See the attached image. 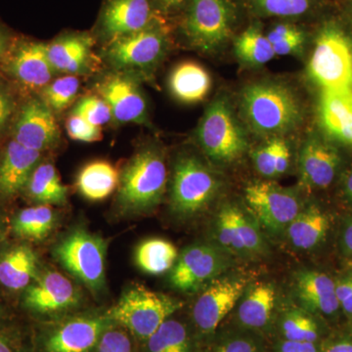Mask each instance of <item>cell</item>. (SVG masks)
Wrapping results in <instances>:
<instances>
[{
	"label": "cell",
	"mask_w": 352,
	"mask_h": 352,
	"mask_svg": "<svg viewBox=\"0 0 352 352\" xmlns=\"http://www.w3.org/2000/svg\"><path fill=\"white\" fill-rule=\"evenodd\" d=\"M243 120L254 133L280 138L294 131L302 120V109L295 92L276 82L248 85L240 97Z\"/></svg>",
	"instance_id": "cell-1"
},
{
	"label": "cell",
	"mask_w": 352,
	"mask_h": 352,
	"mask_svg": "<svg viewBox=\"0 0 352 352\" xmlns=\"http://www.w3.org/2000/svg\"><path fill=\"white\" fill-rule=\"evenodd\" d=\"M168 182L163 155L156 148L139 150L120 173L117 204L124 214L150 212L161 201Z\"/></svg>",
	"instance_id": "cell-2"
},
{
	"label": "cell",
	"mask_w": 352,
	"mask_h": 352,
	"mask_svg": "<svg viewBox=\"0 0 352 352\" xmlns=\"http://www.w3.org/2000/svg\"><path fill=\"white\" fill-rule=\"evenodd\" d=\"M182 307L179 300L136 285L124 292L107 315L116 325L147 340Z\"/></svg>",
	"instance_id": "cell-3"
},
{
	"label": "cell",
	"mask_w": 352,
	"mask_h": 352,
	"mask_svg": "<svg viewBox=\"0 0 352 352\" xmlns=\"http://www.w3.org/2000/svg\"><path fill=\"white\" fill-rule=\"evenodd\" d=\"M53 254L92 293H100L105 287L106 244L99 236L85 228L74 229L55 245Z\"/></svg>",
	"instance_id": "cell-4"
},
{
	"label": "cell",
	"mask_w": 352,
	"mask_h": 352,
	"mask_svg": "<svg viewBox=\"0 0 352 352\" xmlns=\"http://www.w3.org/2000/svg\"><path fill=\"white\" fill-rule=\"evenodd\" d=\"M308 73L323 90L352 91L351 43L337 25H327L319 32Z\"/></svg>",
	"instance_id": "cell-5"
},
{
	"label": "cell",
	"mask_w": 352,
	"mask_h": 352,
	"mask_svg": "<svg viewBox=\"0 0 352 352\" xmlns=\"http://www.w3.org/2000/svg\"><path fill=\"white\" fill-rule=\"evenodd\" d=\"M236 10L231 0H190L183 32L196 50H219L231 38Z\"/></svg>",
	"instance_id": "cell-6"
},
{
	"label": "cell",
	"mask_w": 352,
	"mask_h": 352,
	"mask_svg": "<svg viewBox=\"0 0 352 352\" xmlns=\"http://www.w3.org/2000/svg\"><path fill=\"white\" fill-rule=\"evenodd\" d=\"M197 135L204 152L217 163H233L247 151V136L224 99L208 106Z\"/></svg>",
	"instance_id": "cell-7"
},
{
	"label": "cell",
	"mask_w": 352,
	"mask_h": 352,
	"mask_svg": "<svg viewBox=\"0 0 352 352\" xmlns=\"http://www.w3.org/2000/svg\"><path fill=\"white\" fill-rule=\"evenodd\" d=\"M219 183L217 176L198 157L178 159L171 186V207L180 217L198 214L214 200Z\"/></svg>",
	"instance_id": "cell-8"
},
{
	"label": "cell",
	"mask_w": 352,
	"mask_h": 352,
	"mask_svg": "<svg viewBox=\"0 0 352 352\" xmlns=\"http://www.w3.org/2000/svg\"><path fill=\"white\" fill-rule=\"evenodd\" d=\"M166 48V34L156 22L141 31L110 41L105 56L113 68L131 75L156 66Z\"/></svg>",
	"instance_id": "cell-9"
},
{
	"label": "cell",
	"mask_w": 352,
	"mask_h": 352,
	"mask_svg": "<svg viewBox=\"0 0 352 352\" xmlns=\"http://www.w3.org/2000/svg\"><path fill=\"white\" fill-rule=\"evenodd\" d=\"M113 322L106 314H83L44 330L36 342L38 352H94Z\"/></svg>",
	"instance_id": "cell-10"
},
{
	"label": "cell",
	"mask_w": 352,
	"mask_h": 352,
	"mask_svg": "<svg viewBox=\"0 0 352 352\" xmlns=\"http://www.w3.org/2000/svg\"><path fill=\"white\" fill-rule=\"evenodd\" d=\"M245 201L259 223L272 233L286 230L302 210L295 192L271 182L248 185Z\"/></svg>",
	"instance_id": "cell-11"
},
{
	"label": "cell",
	"mask_w": 352,
	"mask_h": 352,
	"mask_svg": "<svg viewBox=\"0 0 352 352\" xmlns=\"http://www.w3.org/2000/svg\"><path fill=\"white\" fill-rule=\"evenodd\" d=\"M228 258L214 245H190L178 256L171 268L170 283L183 293H193L207 286L226 270Z\"/></svg>",
	"instance_id": "cell-12"
},
{
	"label": "cell",
	"mask_w": 352,
	"mask_h": 352,
	"mask_svg": "<svg viewBox=\"0 0 352 352\" xmlns=\"http://www.w3.org/2000/svg\"><path fill=\"white\" fill-rule=\"evenodd\" d=\"M82 300L80 289L58 271H46L25 291L24 307L43 317L59 316L72 311Z\"/></svg>",
	"instance_id": "cell-13"
},
{
	"label": "cell",
	"mask_w": 352,
	"mask_h": 352,
	"mask_svg": "<svg viewBox=\"0 0 352 352\" xmlns=\"http://www.w3.org/2000/svg\"><path fill=\"white\" fill-rule=\"evenodd\" d=\"M243 277H219L205 287L193 307V320L203 333L214 332L247 289Z\"/></svg>",
	"instance_id": "cell-14"
},
{
	"label": "cell",
	"mask_w": 352,
	"mask_h": 352,
	"mask_svg": "<svg viewBox=\"0 0 352 352\" xmlns=\"http://www.w3.org/2000/svg\"><path fill=\"white\" fill-rule=\"evenodd\" d=\"M214 231L220 247L232 254L254 256L265 250L258 227L237 206L226 205L219 210Z\"/></svg>",
	"instance_id": "cell-15"
},
{
	"label": "cell",
	"mask_w": 352,
	"mask_h": 352,
	"mask_svg": "<svg viewBox=\"0 0 352 352\" xmlns=\"http://www.w3.org/2000/svg\"><path fill=\"white\" fill-rule=\"evenodd\" d=\"M97 92L108 104L113 119L119 122L144 124L147 105L138 83L129 74H112L97 85Z\"/></svg>",
	"instance_id": "cell-16"
},
{
	"label": "cell",
	"mask_w": 352,
	"mask_h": 352,
	"mask_svg": "<svg viewBox=\"0 0 352 352\" xmlns=\"http://www.w3.org/2000/svg\"><path fill=\"white\" fill-rule=\"evenodd\" d=\"M340 164L337 148L318 135L303 143L298 160L300 183L308 189L327 188L332 184Z\"/></svg>",
	"instance_id": "cell-17"
},
{
	"label": "cell",
	"mask_w": 352,
	"mask_h": 352,
	"mask_svg": "<svg viewBox=\"0 0 352 352\" xmlns=\"http://www.w3.org/2000/svg\"><path fill=\"white\" fill-rule=\"evenodd\" d=\"M14 135L19 144L41 153L56 144L60 131L51 109L43 100L32 99L21 111Z\"/></svg>",
	"instance_id": "cell-18"
},
{
	"label": "cell",
	"mask_w": 352,
	"mask_h": 352,
	"mask_svg": "<svg viewBox=\"0 0 352 352\" xmlns=\"http://www.w3.org/2000/svg\"><path fill=\"white\" fill-rule=\"evenodd\" d=\"M151 0H108L101 16V29L109 43L156 23Z\"/></svg>",
	"instance_id": "cell-19"
},
{
	"label": "cell",
	"mask_w": 352,
	"mask_h": 352,
	"mask_svg": "<svg viewBox=\"0 0 352 352\" xmlns=\"http://www.w3.org/2000/svg\"><path fill=\"white\" fill-rule=\"evenodd\" d=\"M8 69L21 85L32 90H43L57 74L48 59L46 44L34 41L18 45L9 60Z\"/></svg>",
	"instance_id": "cell-20"
},
{
	"label": "cell",
	"mask_w": 352,
	"mask_h": 352,
	"mask_svg": "<svg viewBox=\"0 0 352 352\" xmlns=\"http://www.w3.org/2000/svg\"><path fill=\"white\" fill-rule=\"evenodd\" d=\"M39 159L41 152L11 141L0 160V195L9 198L25 188Z\"/></svg>",
	"instance_id": "cell-21"
},
{
	"label": "cell",
	"mask_w": 352,
	"mask_h": 352,
	"mask_svg": "<svg viewBox=\"0 0 352 352\" xmlns=\"http://www.w3.org/2000/svg\"><path fill=\"white\" fill-rule=\"evenodd\" d=\"M92 45L88 34H69L46 44V51L56 73L78 76L89 69Z\"/></svg>",
	"instance_id": "cell-22"
},
{
	"label": "cell",
	"mask_w": 352,
	"mask_h": 352,
	"mask_svg": "<svg viewBox=\"0 0 352 352\" xmlns=\"http://www.w3.org/2000/svg\"><path fill=\"white\" fill-rule=\"evenodd\" d=\"M295 289L298 300L310 311L332 316L340 309L336 295V282L325 273L316 270L298 272Z\"/></svg>",
	"instance_id": "cell-23"
},
{
	"label": "cell",
	"mask_w": 352,
	"mask_h": 352,
	"mask_svg": "<svg viewBox=\"0 0 352 352\" xmlns=\"http://www.w3.org/2000/svg\"><path fill=\"white\" fill-rule=\"evenodd\" d=\"M319 113L322 126L329 136L352 146L351 90H323Z\"/></svg>",
	"instance_id": "cell-24"
},
{
	"label": "cell",
	"mask_w": 352,
	"mask_h": 352,
	"mask_svg": "<svg viewBox=\"0 0 352 352\" xmlns=\"http://www.w3.org/2000/svg\"><path fill=\"white\" fill-rule=\"evenodd\" d=\"M330 229L327 214L316 206L300 210L286 228L287 238L296 250L311 251L325 240Z\"/></svg>",
	"instance_id": "cell-25"
},
{
	"label": "cell",
	"mask_w": 352,
	"mask_h": 352,
	"mask_svg": "<svg viewBox=\"0 0 352 352\" xmlns=\"http://www.w3.org/2000/svg\"><path fill=\"white\" fill-rule=\"evenodd\" d=\"M276 298V289L272 284L256 283L247 287L238 308L241 324L251 329L266 327L272 318Z\"/></svg>",
	"instance_id": "cell-26"
},
{
	"label": "cell",
	"mask_w": 352,
	"mask_h": 352,
	"mask_svg": "<svg viewBox=\"0 0 352 352\" xmlns=\"http://www.w3.org/2000/svg\"><path fill=\"white\" fill-rule=\"evenodd\" d=\"M168 85L173 96L185 104H196L208 96L212 78L207 69L195 62H183L173 69Z\"/></svg>",
	"instance_id": "cell-27"
},
{
	"label": "cell",
	"mask_w": 352,
	"mask_h": 352,
	"mask_svg": "<svg viewBox=\"0 0 352 352\" xmlns=\"http://www.w3.org/2000/svg\"><path fill=\"white\" fill-rule=\"evenodd\" d=\"M38 256L28 245H17L0 258V284L12 291L25 289L36 276Z\"/></svg>",
	"instance_id": "cell-28"
},
{
	"label": "cell",
	"mask_w": 352,
	"mask_h": 352,
	"mask_svg": "<svg viewBox=\"0 0 352 352\" xmlns=\"http://www.w3.org/2000/svg\"><path fill=\"white\" fill-rule=\"evenodd\" d=\"M120 173L107 161L85 164L76 176V189L88 201H100L112 195L119 187Z\"/></svg>",
	"instance_id": "cell-29"
},
{
	"label": "cell",
	"mask_w": 352,
	"mask_h": 352,
	"mask_svg": "<svg viewBox=\"0 0 352 352\" xmlns=\"http://www.w3.org/2000/svg\"><path fill=\"white\" fill-rule=\"evenodd\" d=\"M28 194L41 205L62 206L67 203V188L50 163L38 164L28 182Z\"/></svg>",
	"instance_id": "cell-30"
},
{
	"label": "cell",
	"mask_w": 352,
	"mask_h": 352,
	"mask_svg": "<svg viewBox=\"0 0 352 352\" xmlns=\"http://www.w3.org/2000/svg\"><path fill=\"white\" fill-rule=\"evenodd\" d=\"M136 265L150 275L168 272L178 258V251L170 241L162 238H150L141 242L135 250Z\"/></svg>",
	"instance_id": "cell-31"
},
{
	"label": "cell",
	"mask_w": 352,
	"mask_h": 352,
	"mask_svg": "<svg viewBox=\"0 0 352 352\" xmlns=\"http://www.w3.org/2000/svg\"><path fill=\"white\" fill-rule=\"evenodd\" d=\"M57 217L50 205H38L20 210L12 222L14 233L25 240L46 239L56 226Z\"/></svg>",
	"instance_id": "cell-32"
},
{
	"label": "cell",
	"mask_w": 352,
	"mask_h": 352,
	"mask_svg": "<svg viewBox=\"0 0 352 352\" xmlns=\"http://www.w3.org/2000/svg\"><path fill=\"white\" fill-rule=\"evenodd\" d=\"M235 53L241 62L254 67L268 63L276 55L258 25H251L236 38Z\"/></svg>",
	"instance_id": "cell-33"
},
{
	"label": "cell",
	"mask_w": 352,
	"mask_h": 352,
	"mask_svg": "<svg viewBox=\"0 0 352 352\" xmlns=\"http://www.w3.org/2000/svg\"><path fill=\"white\" fill-rule=\"evenodd\" d=\"M147 346L149 352H191L186 328L170 318L147 340Z\"/></svg>",
	"instance_id": "cell-34"
},
{
	"label": "cell",
	"mask_w": 352,
	"mask_h": 352,
	"mask_svg": "<svg viewBox=\"0 0 352 352\" xmlns=\"http://www.w3.org/2000/svg\"><path fill=\"white\" fill-rule=\"evenodd\" d=\"M80 89L78 76L66 75L52 80L43 89V101L53 113L62 112L75 100Z\"/></svg>",
	"instance_id": "cell-35"
},
{
	"label": "cell",
	"mask_w": 352,
	"mask_h": 352,
	"mask_svg": "<svg viewBox=\"0 0 352 352\" xmlns=\"http://www.w3.org/2000/svg\"><path fill=\"white\" fill-rule=\"evenodd\" d=\"M285 339L292 342H315L318 339V326L310 315L300 309L289 310L281 324Z\"/></svg>",
	"instance_id": "cell-36"
},
{
	"label": "cell",
	"mask_w": 352,
	"mask_h": 352,
	"mask_svg": "<svg viewBox=\"0 0 352 352\" xmlns=\"http://www.w3.org/2000/svg\"><path fill=\"white\" fill-rule=\"evenodd\" d=\"M276 55L298 52L305 43V34L298 27L289 24L278 25L267 34Z\"/></svg>",
	"instance_id": "cell-37"
},
{
	"label": "cell",
	"mask_w": 352,
	"mask_h": 352,
	"mask_svg": "<svg viewBox=\"0 0 352 352\" xmlns=\"http://www.w3.org/2000/svg\"><path fill=\"white\" fill-rule=\"evenodd\" d=\"M259 13L273 17H296L307 12L311 0H252Z\"/></svg>",
	"instance_id": "cell-38"
},
{
	"label": "cell",
	"mask_w": 352,
	"mask_h": 352,
	"mask_svg": "<svg viewBox=\"0 0 352 352\" xmlns=\"http://www.w3.org/2000/svg\"><path fill=\"white\" fill-rule=\"evenodd\" d=\"M73 113L98 127L105 126L113 119L112 111L108 104L98 96L83 97L76 103Z\"/></svg>",
	"instance_id": "cell-39"
},
{
	"label": "cell",
	"mask_w": 352,
	"mask_h": 352,
	"mask_svg": "<svg viewBox=\"0 0 352 352\" xmlns=\"http://www.w3.org/2000/svg\"><path fill=\"white\" fill-rule=\"evenodd\" d=\"M94 352H133V344L127 331L113 324L103 333Z\"/></svg>",
	"instance_id": "cell-40"
},
{
	"label": "cell",
	"mask_w": 352,
	"mask_h": 352,
	"mask_svg": "<svg viewBox=\"0 0 352 352\" xmlns=\"http://www.w3.org/2000/svg\"><path fill=\"white\" fill-rule=\"evenodd\" d=\"M281 138H273L254 153L256 170L265 177L276 176V163Z\"/></svg>",
	"instance_id": "cell-41"
},
{
	"label": "cell",
	"mask_w": 352,
	"mask_h": 352,
	"mask_svg": "<svg viewBox=\"0 0 352 352\" xmlns=\"http://www.w3.org/2000/svg\"><path fill=\"white\" fill-rule=\"evenodd\" d=\"M69 138L83 143H94L102 138L101 127L95 126L80 116L72 113L66 122Z\"/></svg>",
	"instance_id": "cell-42"
},
{
	"label": "cell",
	"mask_w": 352,
	"mask_h": 352,
	"mask_svg": "<svg viewBox=\"0 0 352 352\" xmlns=\"http://www.w3.org/2000/svg\"><path fill=\"white\" fill-rule=\"evenodd\" d=\"M0 352H32L27 338L17 328L0 329Z\"/></svg>",
	"instance_id": "cell-43"
},
{
	"label": "cell",
	"mask_w": 352,
	"mask_h": 352,
	"mask_svg": "<svg viewBox=\"0 0 352 352\" xmlns=\"http://www.w3.org/2000/svg\"><path fill=\"white\" fill-rule=\"evenodd\" d=\"M208 352H259L258 344L244 337L231 338L212 347Z\"/></svg>",
	"instance_id": "cell-44"
},
{
	"label": "cell",
	"mask_w": 352,
	"mask_h": 352,
	"mask_svg": "<svg viewBox=\"0 0 352 352\" xmlns=\"http://www.w3.org/2000/svg\"><path fill=\"white\" fill-rule=\"evenodd\" d=\"M336 282V295L340 309L352 319V273Z\"/></svg>",
	"instance_id": "cell-45"
},
{
	"label": "cell",
	"mask_w": 352,
	"mask_h": 352,
	"mask_svg": "<svg viewBox=\"0 0 352 352\" xmlns=\"http://www.w3.org/2000/svg\"><path fill=\"white\" fill-rule=\"evenodd\" d=\"M280 352H318L315 342H292L285 340L280 346Z\"/></svg>",
	"instance_id": "cell-46"
},
{
	"label": "cell",
	"mask_w": 352,
	"mask_h": 352,
	"mask_svg": "<svg viewBox=\"0 0 352 352\" xmlns=\"http://www.w3.org/2000/svg\"><path fill=\"white\" fill-rule=\"evenodd\" d=\"M12 111V99L7 92L0 88V129L10 119Z\"/></svg>",
	"instance_id": "cell-47"
},
{
	"label": "cell",
	"mask_w": 352,
	"mask_h": 352,
	"mask_svg": "<svg viewBox=\"0 0 352 352\" xmlns=\"http://www.w3.org/2000/svg\"><path fill=\"white\" fill-rule=\"evenodd\" d=\"M289 159H291V152H289V146L286 141L282 139L277 156L276 176L284 175L286 173L289 168Z\"/></svg>",
	"instance_id": "cell-48"
},
{
	"label": "cell",
	"mask_w": 352,
	"mask_h": 352,
	"mask_svg": "<svg viewBox=\"0 0 352 352\" xmlns=\"http://www.w3.org/2000/svg\"><path fill=\"white\" fill-rule=\"evenodd\" d=\"M323 352H352V338L342 337L326 344Z\"/></svg>",
	"instance_id": "cell-49"
},
{
	"label": "cell",
	"mask_w": 352,
	"mask_h": 352,
	"mask_svg": "<svg viewBox=\"0 0 352 352\" xmlns=\"http://www.w3.org/2000/svg\"><path fill=\"white\" fill-rule=\"evenodd\" d=\"M342 244L347 256L352 258V220L344 226L342 234Z\"/></svg>",
	"instance_id": "cell-50"
},
{
	"label": "cell",
	"mask_w": 352,
	"mask_h": 352,
	"mask_svg": "<svg viewBox=\"0 0 352 352\" xmlns=\"http://www.w3.org/2000/svg\"><path fill=\"white\" fill-rule=\"evenodd\" d=\"M159 1L166 10L173 11L179 9L186 0H159Z\"/></svg>",
	"instance_id": "cell-51"
},
{
	"label": "cell",
	"mask_w": 352,
	"mask_h": 352,
	"mask_svg": "<svg viewBox=\"0 0 352 352\" xmlns=\"http://www.w3.org/2000/svg\"><path fill=\"white\" fill-rule=\"evenodd\" d=\"M344 191L347 200L352 204V168L346 173L344 182Z\"/></svg>",
	"instance_id": "cell-52"
},
{
	"label": "cell",
	"mask_w": 352,
	"mask_h": 352,
	"mask_svg": "<svg viewBox=\"0 0 352 352\" xmlns=\"http://www.w3.org/2000/svg\"><path fill=\"white\" fill-rule=\"evenodd\" d=\"M7 47H8V36L4 30L0 28V58L3 56L4 53L6 52Z\"/></svg>",
	"instance_id": "cell-53"
},
{
	"label": "cell",
	"mask_w": 352,
	"mask_h": 352,
	"mask_svg": "<svg viewBox=\"0 0 352 352\" xmlns=\"http://www.w3.org/2000/svg\"><path fill=\"white\" fill-rule=\"evenodd\" d=\"M6 324V317H4L3 312L1 311V309H0V329L7 327Z\"/></svg>",
	"instance_id": "cell-54"
},
{
	"label": "cell",
	"mask_w": 352,
	"mask_h": 352,
	"mask_svg": "<svg viewBox=\"0 0 352 352\" xmlns=\"http://www.w3.org/2000/svg\"><path fill=\"white\" fill-rule=\"evenodd\" d=\"M1 234H2V222H1V219H0V237H1Z\"/></svg>",
	"instance_id": "cell-55"
}]
</instances>
